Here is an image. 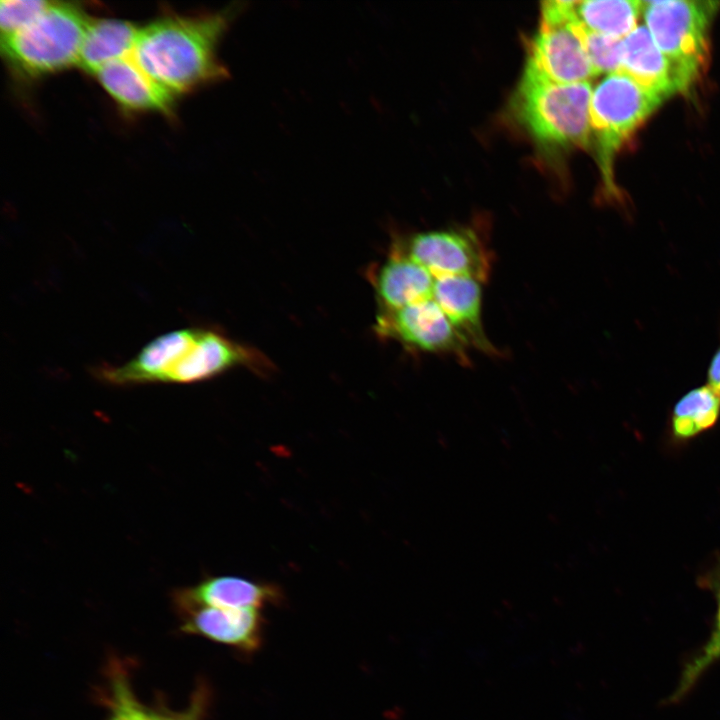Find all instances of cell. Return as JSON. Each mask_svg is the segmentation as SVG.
Returning <instances> with one entry per match:
<instances>
[{"label":"cell","mask_w":720,"mask_h":720,"mask_svg":"<svg viewBox=\"0 0 720 720\" xmlns=\"http://www.w3.org/2000/svg\"><path fill=\"white\" fill-rule=\"evenodd\" d=\"M90 20L72 3L52 2L30 25L1 39L2 54L28 77L61 71L78 64Z\"/></svg>","instance_id":"3"},{"label":"cell","mask_w":720,"mask_h":720,"mask_svg":"<svg viewBox=\"0 0 720 720\" xmlns=\"http://www.w3.org/2000/svg\"><path fill=\"white\" fill-rule=\"evenodd\" d=\"M619 72L626 74L663 101L675 93H683L671 63L643 25L622 39V63Z\"/></svg>","instance_id":"14"},{"label":"cell","mask_w":720,"mask_h":720,"mask_svg":"<svg viewBox=\"0 0 720 720\" xmlns=\"http://www.w3.org/2000/svg\"><path fill=\"white\" fill-rule=\"evenodd\" d=\"M482 284L466 276L435 277L432 297L470 348L495 354L482 325Z\"/></svg>","instance_id":"12"},{"label":"cell","mask_w":720,"mask_h":720,"mask_svg":"<svg viewBox=\"0 0 720 720\" xmlns=\"http://www.w3.org/2000/svg\"><path fill=\"white\" fill-rule=\"evenodd\" d=\"M662 102L619 71L607 74L593 88L589 109L591 137L609 192L615 194L616 153Z\"/></svg>","instance_id":"5"},{"label":"cell","mask_w":720,"mask_h":720,"mask_svg":"<svg viewBox=\"0 0 720 720\" xmlns=\"http://www.w3.org/2000/svg\"><path fill=\"white\" fill-rule=\"evenodd\" d=\"M526 66L556 83L589 82L597 75L577 30L575 12L568 18L541 20Z\"/></svg>","instance_id":"8"},{"label":"cell","mask_w":720,"mask_h":720,"mask_svg":"<svg viewBox=\"0 0 720 720\" xmlns=\"http://www.w3.org/2000/svg\"><path fill=\"white\" fill-rule=\"evenodd\" d=\"M263 359L255 351L213 329L201 327L200 333L169 373L165 383L190 384L216 377L232 368L257 365Z\"/></svg>","instance_id":"10"},{"label":"cell","mask_w":720,"mask_h":720,"mask_svg":"<svg viewBox=\"0 0 720 720\" xmlns=\"http://www.w3.org/2000/svg\"><path fill=\"white\" fill-rule=\"evenodd\" d=\"M396 246L435 277L466 276L483 283L488 279V248L471 229L420 232Z\"/></svg>","instance_id":"6"},{"label":"cell","mask_w":720,"mask_h":720,"mask_svg":"<svg viewBox=\"0 0 720 720\" xmlns=\"http://www.w3.org/2000/svg\"><path fill=\"white\" fill-rule=\"evenodd\" d=\"M184 617L182 630L251 652L261 643L263 618L256 608L229 609L178 605Z\"/></svg>","instance_id":"11"},{"label":"cell","mask_w":720,"mask_h":720,"mask_svg":"<svg viewBox=\"0 0 720 720\" xmlns=\"http://www.w3.org/2000/svg\"><path fill=\"white\" fill-rule=\"evenodd\" d=\"M110 704V720H149L150 713L137 702L126 679L121 675L113 678Z\"/></svg>","instance_id":"23"},{"label":"cell","mask_w":720,"mask_h":720,"mask_svg":"<svg viewBox=\"0 0 720 720\" xmlns=\"http://www.w3.org/2000/svg\"><path fill=\"white\" fill-rule=\"evenodd\" d=\"M376 330L417 351L467 360L468 343L433 297L395 311L379 312Z\"/></svg>","instance_id":"7"},{"label":"cell","mask_w":720,"mask_h":720,"mask_svg":"<svg viewBox=\"0 0 720 720\" xmlns=\"http://www.w3.org/2000/svg\"><path fill=\"white\" fill-rule=\"evenodd\" d=\"M435 277L394 246L374 278L379 312H390L432 298Z\"/></svg>","instance_id":"15"},{"label":"cell","mask_w":720,"mask_h":720,"mask_svg":"<svg viewBox=\"0 0 720 720\" xmlns=\"http://www.w3.org/2000/svg\"><path fill=\"white\" fill-rule=\"evenodd\" d=\"M121 106L135 111L170 112L175 94L149 76L132 56L113 61L96 74Z\"/></svg>","instance_id":"13"},{"label":"cell","mask_w":720,"mask_h":720,"mask_svg":"<svg viewBox=\"0 0 720 720\" xmlns=\"http://www.w3.org/2000/svg\"><path fill=\"white\" fill-rule=\"evenodd\" d=\"M589 82L556 83L526 66L513 98L519 123L539 144L557 149L592 143Z\"/></svg>","instance_id":"2"},{"label":"cell","mask_w":720,"mask_h":720,"mask_svg":"<svg viewBox=\"0 0 720 720\" xmlns=\"http://www.w3.org/2000/svg\"><path fill=\"white\" fill-rule=\"evenodd\" d=\"M52 1L2 0L0 2L1 39L7 38L34 22Z\"/></svg>","instance_id":"22"},{"label":"cell","mask_w":720,"mask_h":720,"mask_svg":"<svg viewBox=\"0 0 720 720\" xmlns=\"http://www.w3.org/2000/svg\"><path fill=\"white\" fill-rule=\"evenodd\" d=\"M643 11L639 0L575 1L576 20L586 29L615 39H624L638 27Z\"/></svg>","instance_id":"20"},{"label":"cell","mask_w":720,"mask_h":720,"mask_svg":"<svg viewBox=\"0 0 720 720\" xmlns=\"http://www.w3.org/2000/svg\"><path fill=\"white\" fill-rule=\"evenodd\" d=\"M140 28L119 19H91L81 47L78 65L96 74L107 64L132 56Z\"/></svg>","instance_id":"17"},{"label":"cell","mask_w":720,"mask_h":720,"mask_svg":"<svg viewBox=\"0 0 720 720\" xmlns=\"http://www.w3.org/2000/svg\"><path fill=\"white\" fill-rule=\"evenodd\" d=\"M707 385L720 394V343L715 349L706 371Z\"/></svg>","instance_id":"24"},{"label":"cell","mask_w":720,"mask_h":720,"mask_svg":"<svg viewBox=\"0 0 720 720\" xmlns=\"http://www.w3.org/2000/svg\"><path fill=\"white\" fill-rule=\"evenodd\" d=\"M281 600L280 589L235 576L206 579L196 587L177 594V605H203L218 608H260Z\"/></svg>","instance_id":"16"},{"label":"cell","mask_w":720,"mask_h":720,"mask_svg":"<svg viewBox=\"0 0 720 720\" xmlns=\"http://www.w3.org/2000/svg\"><path fill=\"white\" fill-rule=\"evenodd\" d=\"M232 4L196 16H165L140 28L136 63L175 95L223 80L229 73L218 46L241 10Z\"/></svg>","instance_id":"1"},{"label":"cell","mask_w":720,"mask_h":720,"mask_svg":"<svg viewBox=\"0 0 720 720\" xmlns=\"http://www.w3.org/2000/svg\"><path fill=\"white\" fill-rule=\"evenodd\" d=\"M697 583L715 599L713 625L706 642L683 666L679 682L669 697L670 703L681 701L703 674L720 660V553L715 555L712 563L698 576Z\"/></svg>","instance_id":"18"},{"label":"cell","mask_w":720,"mask_h":720,"mask_svg":"<svg viewBox=\"0 0 720 720\" xmlns=\"http://www.w3.org/2000/svg\"><path fill=\"white\" fill-rule=\"evenodd\" d=\"M576 26L586 54L597 75L600 73L607 75L619 71L622 63V40L590 31L577 20Z\"/></svg>","instance_id":"21"},{"label":"cell","mask_w":720,"mask_h":720,"mask_svg":"<svg viewBox=\"0 0 720 720\" xmlns=\"http://www.w3.org/2000/svg\"><path fill=\"white\" fill-rule=\"evenodd\" d=\"M201 327L174 330L156 337L132 359L118 366L101 365L92 375L118 386L165 383L167 376L196 341Z\"/></svg>","instance_id":"9"},{"label":"cell","mask_w":720,"mask_h":720,"mask_svg":"<svg viewBox=\"0 0 720 720\" xmlns=\"http://www.w3.org/2000/svg\"><path fill=\"white\" fill-rule=\"evenodd\" d=\"M717 1H643L642 15L655 44L671 63L683 92L709 62V27Z\"/></svg>","instance_id":"4"},{"label":"cell","mask_w":720,"mask_h":720,"mask_svg":"<svg viewBox=\"0 0 720 720\" xmlns=\"http://www.w3.org/2000/svg\"><path fill=\"white\" fill-rule=\"evenodd\" d=\"M199 714L200 709L193 707L190 711L183 714L150 713L149 720H199Z\"/></svg>","instance_id":"25"},{"label":"cell","mask_w":720,"mask_h":720,"mask_svg":"<svg viewBox=\"0 0 720 720\" xmlns=\"http://www.w3.org/2000/svg\"><path fill=\"white\" fill-rule=\"evenodd\" d=\"M720 419V394L709 385L687 391L673 405L669 433L676 443L688 442L713 428Z\"/></svg>","instance_id":"19"}]
</instances>
